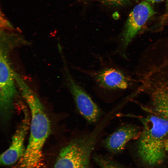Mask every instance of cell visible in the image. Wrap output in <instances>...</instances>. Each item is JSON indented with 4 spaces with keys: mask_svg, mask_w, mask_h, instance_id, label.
Returning <instances> with one entry per match:
<instances>
[{
    "mask_svg": "<svg viewBox=\"0 0 168 168\" xmlns=\"http://www.w3.org/2000/svg\"><path fill=\"white\" fill-rule=\"evenodd\" d=\"M30 112V134L24 154L21 159V168H40L43 149L51 131V124L39 98L23 80L18 83Z\"/></svg>",
    "mask_w": 168,
    "mask_h": 168,
    "instance_id": "6da1fadb",
    "label": "cell"
},
{
    "mask_svg": "<svg viewBox=\"0 0 168 168\" xmlns=\"http://www.w3.org/2000/svg\"><path fill=\"white\" fill-rule=\"evenodd\" d=\"M140 119L143 129L137 145L139 158L149 166L161 164L166 157L165 142L168 135V120L152 114Z\"/></svg>",
    "mask_w": 168,
    "mask_h": 168,
    "instance_id": "7a4b0ae2",
    "label": "cell"
},
{
    "mask_svg": "<svg viewBox=\"0 0 168 168\" xmlns=\"http://www.w3.org/2000/svg\"><path fill=\"white\" fill-rule=\"evenodd\" d=\"M165 71L162 65L152 67L142 78L138 92L149 98L151 106L145 110L168 120V73Z\"/></svg>",
    "mask_w": 168,
    "mask_h": 168,
    "instance_id": "3957f363",
    "label": "cell"
},
{
    "mask_svg": "<svg viewBox=\"0 0 168 168\" xmlns=\"http://www.w3.org/2000/svg\"><path fill=\"white\" fill-rule=\"evenodd\" d=\"M96 145L90 138L77 135L61 149L54 168H89Z\"/></svg>",
    "mask_w": 168,
    "mask_h": 168,
    "instance_id": "277c9868",
    "label": "cell"
},
{
    "mask_svg": "<svg viewBox=\"0 0 168 168\" xmlns=\"http://www.w3.org/2000/svg\"><path fill=\"white\" fill-rule=\"evenodd\" d=\"M8 51L0 48V110L2 118L9 119L14 108L16 93L14 71L8 59Z\"/></svg>",
    "mask_w": 168,
    "mask_h": 168,
    "instance_id": "5b68a950",
    "label": "cell"
},
{
    "mask_svg": "<svg viewBox=\"0 0 168 168\" xmlns=\"http://www.w3.org/2000/svg\"><path fill=\"white\" fill-rule=\"evenodd\" d=\"M156 13L151 3L143 0L135 6L129 14L120 40L123 50L128 46L148 20Z\"/></svg>",
    "mask_w": 168,
    "mask_h": 168,
    "instance_id": "8992f818",
    "label": "cell"
},
{
    "mask_svg": "<svg viewBox=\"0 0 168 168\" xmlns=\"http://www.w3.org/2000/svg\"><path fill=\"white\" fill-rule=\"evenodd\" d=\"M65 64L67 84L78 111L89 123L96 122L102 114L101 110L85 90L76 82Z\"/></svg>",
    "mask_w": 168,
    "mask_h": 168,
    "instance_id": "52a82bcc",
    "label": "cell"
},
{
    "mask_svg": "<svg viewBox=\"0 0 168 168\" xmlns=\"http://www.w3.org/2000/svg\"><path fill=\"white\" fill-rule=\"evenodd\" d=\"M23 110V117L12 137L10 146L1 155L0 162L2 166L13 164L24 154V142L30 128V116L28 110Z\"/></svg>",
    "mask_w": 168,
    "mask_h": 168,
    "instance_id": "ba28073f",
    "label": "cell"
},
{
    "mask_svg": "<svg viewBox=\"0 0 168 168\" xmlns=\"http://www.w3.org/2000/svg\"><path fill=\"white\" fill-rule=\"evenodd\" d=\"M141 131L139 128L134 125H122L105 138L103 141V144L111 153L119 152L124 149L128 142L138 139Z\"/></svg>",
    "mask_w": 168,
    "mask_h": 168,
    "instance_id": "9c48e42d",
    "label": "cell"
},
{
    "mask_svg": "<svg viewBox=\"0 0 168 168\" xmlns=\"http://www.w3.org/2000/svg\"><path fill=\"white\" fill-rule=\"evenodd\" d=\"M92 77L99 86L106 90H125L128 86L127 77L122 71L117 68H103L93 73Z\"/></svg>",
    "mask_w": 168,
    "mask_h": 168,
    "instance_id": "30bf717a",
    "label": "cell"
},
{
    "mask_svg": "<svg viewBox=\"0 0 168 168\" xmlns=\"http://www.w3.org/2000/svg\"><path fill=\"white\" fill-rule=\"evenodd\" d=\"M95 159L100 168H123L117 163L105 157L97 156Z\"/></svg>",
    "mask_w": 168,
    "mask_h": 168,
    "instance_id": "8fae6325",
    "label": "cell"
},
{
    "mask_svg": "<svg viewBox=\"0 0 168 168\" xmlns=\"http://www.w3.org/2000/svg\"><path fill=\"white\" fill-rule=\"evenodd\" d=\"M106 4L116 6H123L129 3L131 0H102Z\"/></svg>",
    "mask_w": 168,
    "mask_h": 168,
    "instance_id": "7c38bea8",
    "label": "cell"
},
{
    "mask_svg": "<svg viewBox=\"0 0 168 168\" xmlns=\"http://www.w3.org/2000/svg\"><path fill=\"white\" fill-rule=\"evenodd\" d=\"M145 1L150 3H155L161 2L164 0H143Z\"/></svg>",
    "mask_w": 168,
    "mask_h": 168,
    "instance_id": "4fadbf2b",
    "label": "cell"
},
{
    "mask_svg": "<svg viewBox=\"0 0 168 168\" xmlns=\"http://www.w3.org/2000/svg\"><path fill=\"white\" fill-rule=\"evenodd\" d=\"M165 147L166 152L168 153V138H166L165 142Z\"/></svg>",
    "mask_w": 168,
    "mask_h": 168,
    "instance_id": "5bb4252c",
    "label": "cell"
},
{
    "mask_svg": "<svg viewBox=\"0 0 168 168\" xmlns=\"http://www.w3.org/2000/svg\"><path fill=\"white\" fill-rule=\"evenodd\" d=\"M166 9L167 12L168 13V0H166Z\"/></svg>",
    "mask_w": 168,
    "mask_h": 168,
    "instance_id": "9a60e30c",
    "label": "cell"
}]
</instances>
